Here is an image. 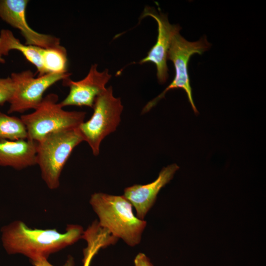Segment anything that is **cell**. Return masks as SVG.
Listing matches in <instances>:
<instances>
[{"label": "cell", "instance_id": "obj_4", "mask_svg": "<svg viewBox=\"0 0 266 266\" xmlns=\"http://www.w3.org/2000/svg\"><path fill=\"white\" fill-rule=\"evenodd\" d=\"M58 100L57 94H48L33 112L21 116L28 139L39 142L49 133L77 128L84 122L85 112L66 111Z\"/></svg>", "mask_w": 266, "mask_h": 266}, {"label": "cell", "instance_id": "obj_2", "mask_svg": "<svg viewBox=\"0 0 266 266\" xmlns=\"http://www.w3.org/2000/svg\"><path fill=\"white\" fill-rule=\"evenodd\" d=\"M89 202L101 226L130 246L140 243L146 222L134 214L132 205L123 195L95 193Z\"/></svg>", "mask_w": 266, "mask_h": 266}, {"label": "cell", "instance_id": "obj_16", "mask_svg": "<svg viewBox=\"0 0 266 266\" xmlns=\"http://www.w3.org/2000/svg\"><path fill=\"white\" fill-rule=\"evenodd\" d=\"M14 90V84L10 76L0 78V106L9 101Z\"/></svg>", "mask_w": 266, "mask_h": 266}, {"label": "cell", "instance_id": "obj_13", "mask_svg": "<svg viewBox=\"0 0 266 266\" xmlns=\"http://www.w3.org/2000/svg\"><path fill=\"white\" fill-rule=\"evenodd\" d=\"M42 48L23 44L9 30L2 29L0 32V56H7L13 50L19 51L27 61L36 67L38 76L46 74L42 63Z\"/></svg>", "mask_w": 266, "mask_h": 266}, {"label": "cell", "instance_id": "obj_10", "mask_svg": "<svg viewBox=\"0 0 266 266\" xmlns=\"http://www.w3.org/2000/svg\"><path fill=\"white\" fill-rule=\"evenodd\" d=\"M28 0H0V18L19 30L25 44L48 48L60 45V38L39 33L28 25L26 19Z\"/></svg>", "mask_w": 266, "mask_h": 266}, {"label": "cell", "instance_id": "obj_5", "mask_svg": "<svg viewBox=\"0 0 266 266\" xmlns=\"http://www.w3.org/2000/svg\"><path fill=\"white\" fill-rule=\"evenodd\" d=\"M91 118L78 127L84 138L97 156L100 146L105 137L114 132L121 121L123 106L120 98L114 96L111 86L96 99Z\"/></svg>", "mask_w": 266, "mask_h": 266}, {"label": "cell", "instance_id": "obj_9", "mask_svg": "<svg viewBox=\"0 0 266 266\" xmlns=\"http://www.w3.org/2000/svg\"><path fill=\"white\" fill-rule=\"evenodd\" d=\"M98 65H92L87 75L82 79L74 81L69 77L63 80L64 86L68 87L66 97L60 102L62 107L66 106H88L93 108L96 98L106 88L111 78L108 69L99 71Z\"/></svg>", "mask_w": 266, "mask_h": 266}, {"label": "cell", "instance_id": "obj_18", "mask_svg": "<svg viewBox=\"0 0 266 266\" xmlns=\"http://www.w3.org/2000/svg\"><path fill=\"white\" fill-rule=\"evenodd\" d=\"M134 266H154L149 258L143 253H139L134 259Z\"/></svg>", "mask_w": 266, "mask_h": 266}, {"label": "cell", "instance_id": "obj_3", "mask_svg": "<svg viewBox=\"0 0 266 266\" xmlns=\"http://www.w3.org/2000/svg\"><path fill=\"white\" fill-rule=\"evenodd\" d=\"M83 141L77 128L49 133L37 142L36 163L49 189L54 190L59 187L64 166L74 148Z\"/></svg>", "mask_w": 266, "mask_h": 266}, {"label": "cell", "instance_id": "obj_19", "mask_svg": "<svg viewBox=\"0 0 266 266\" xmlns=\"http://www.w3.org/2000/svg\"><path fill=\"white\" fill-rule=\"evenodd\" d=\"M32 262L34 266H54L48 262L47 259H43ZM62 266H74L73 258L71 256H68L66 262Z\"/></svg>", "mask_w": 266, "mask_h": 266}, {"label": "cell", "instance_id": "obj_15", "mask_svg": "<svg viewBox=\"0 0 266 266\" xmlns=\"http://www.w3.org/2000/svg\"><path fill=\"white\" fill-rule=\"evenodd\" d=\"M26 128L20 118L0 111V140H17L28 138Z\"/></svg>", "mask_w": 266, "mask_h": 266}, {"label": "cell", "instance_id": "obj_20", "mask_svg": "<svg viewBox=\"0 0 266 266\" xmlns=\"http://www.w3.org/2000/svg\"><path fill=\"white\" fill-rule=\"evenodd\" d=\"M5 60L2 57L0 56V64L5 63Z\"/></svg>", "mask_w": 266, "mask_h": 266}, {"label": "cell", "instance_id": "obj_17", "mask_svg": "<svg viewBox=\"0 0 266 266\" xmlns=\"http://www.w3.org/2000/svg\"><path fill=\"white\" fill-rule=\"evenodd\" d=\"M100 249V247L95 243L87 244V247L83 250L84 258L83 266H90L92 259Z\"/></svg>", "mask_w": 266, "mask_h": 266}, {"label": "cell", "instance_id": "obj_7", "mask_svg": "<svg viewBox=\"0 0 266 266\" xmlns=\"http://www.w3.org/2000/svg\"><path fill=\"white\" fill-rule=\"evenodd\" d=\"M68 71L49 73L35 77L30 70L11 74L14 90L8 102V113H23L29 109H35L41 102L43 94L56 82L69 77Z\"/></svg>", "mask_w": 266, "mask_h": 266}, {"label": "cell", "instance_id": "obj_11", "mask_svg": "<svg viewBox=\"0 0 266 266\" xmlns=\"http://www.w3.org/2000/svg\"><path fill=\"white\" fill-rule=\"evenodd\" d=\"M179 168L176 164L168 165L161 170L153 182L145 185L135 184L125 189L123 196L134 207L139 219L144 220L161 189L173 178Z\"/></svg>", "mask_w": 266, "mask_h": 266}, {"label": "cell", "instance_id": "obj_1", "mask_svg": "<svg viewBox=\"0 0 266 266\" xmlns=\"http://www.w3.org/2000/svg\"><path fill=\"white\" fill-rule=\"evenodd\" d=\"M3 246L9 254H20L32 262L47 259L48 256L82 238L84 230L78 225H67L66 232L56 229H37L29 227L17 220L1 230Z\"/></svg>", "mask_w": 266, "mask_h": 266}, {"label": "cell", "instance_id": "obj_14", "mask_svg": "<svg viewBox=\"0 0 266 266\" xmlns=\"http://www.w3.org/2000/svg\"><path fill=\"white\" fill-rule=\"evenodd\" d=\"M41 55L43 66L46 74L67 71L66 50L61 44L48 48H43Z\"/></svg>", "mask_w": 266, "mask_h": 266}, {"label": "cell", "instance_id": "obj_8", "mask_svg": "<svg viewBox=\"0 0 266 266\" xmlns=\"http://www.w3.org/2000/svg\"><path fill=\"white\" fill-rule=\"evenodd\" d=\"M150 16L158 24V36L154 46L147 56L140 61L139 64L152 63L157 69V77L161 84L165 83L168 77L166 64L167 53L174 34L179 32L181 27L178 25L171 24L166 15L158 13L154 9L146 7L141 16Z\"/></svg>", "mask_w": 266, "mask_h": 266}, {"label": "cell", "instance_id": "obj_6", "mask_svg": "<svg viewBox=\"0 0 266 266\" xmlns=\"http://www.w3.org/2000/svg\"><path fill=\"white\" fill-rule=\"evenodd\" d=\"M206 37L197 41L191 42L185 39L177 33L173 36L167 53V59L173 64L175 76L170 84L157 97L149 101L143 107L142 114L149 111L170 90L183 89L186 93L192 108L195 114L198 111L194 102L192 87L188 71V66L191 57L195 54L201 55L210 47Z\"/></svg>", "mask_w": 266, "mask_h": 266}, {"label": "cell", "instance_id": "obj_12", "mask_svg": "<svg viewBox=\"0 0 266 266\" xmlns=\"http://www.w3.org/2000/svg\"><path fill=\"white\" fill-rule=\"evenodd\" d=\"M37 142L30 139L0 140V166L21 170L36 165Z\"/></svg>", "mask_w": 266, "mask_h": 266}]
</instances>
